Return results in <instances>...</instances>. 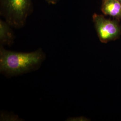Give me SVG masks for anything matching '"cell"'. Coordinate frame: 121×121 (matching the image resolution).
<instances>
[{"mask_svg": "<svg viewBox=\"0 0 121 121\" xmlns=\"http://www.w3.org/2000/svg\"><path fill=\"white\" fill-rule=\"evenodd\" d=\"M92 21L101 42L107 43L120 38L121 35L120 20L114 18H108L104 15L94 13L92 15Z\"/></svg>", "mask_w": 121, "mask_h": 121, "instance_id": "3", "label": "cell"}, {"mask_svg": "<svg viewBox=\"0 0 121 121\" xmlns=\"http://www.w3.org/2000/svg\"><path fill=\"white\" fill-rule=\"evenodd\" d=\"M118 1H119L120 3H121V0H117Z\"/></svg>", "mask_w": 121, "mask_h": 121, "instance_id": "7", "label": "cell"}, {"mask_svg": "<svg viewBox=\"0 0 121 121\" xmlns=\"http://www.w3.org/2000/svg\"><path fill=\"white\" fill-rule=\"evenodd\" d=\"M101 10L105 16L121 21V3L117 0H102Z\"/></svg>", "mask_w": 121, "mask_h": 121, "instance_id": "4", "label": "cell"}, {"mask_svg": "<svg viewBox=\"0 0 121 121\" xmlns=\"http://www.w3.org/2000/svg\"><path fill=\"white\" fill-rule=\"evenodd\" d=\"M43 58L40 50L29 53L17 52L8 51L1 46L0 71L11 75L24 73L39 65Z\"/></svg>", "mask_w": 121, "mask_h": 121, "instance_id": "1", "label": "cell"}, {"mask_svg": "<svg viewBox=\"0 0 121 121\" xmlns=\"http://www.w3.org/2000/svg\"><path fill=\"white\" fill-rule=\"evenodd\" d=\"M60 0H45L48 4H56Z\"/></svg>", "mask_w": 121, "mask_h": 121, "instance_id": "6", "label": "cell"}, {"mask_svg": "<svg viewBox=\"0 0 121 121\" xmlns=\"http://www.w3.org/2000/svg\"><path fill=\"white\" fill-rule=\"evenodd\" d=\"M33 10L31 0H0V14L12 27L23 26Z\"/></svg>", "mask_w": 121, "mask_h": 121, "instance_id": "2", "label": "cell"}, {"mask_svg": "<svg viewBox=\"0 0 121 121\" xmlns=\"http://www.w3.org/2000/svg\"><path fill=\"white\" fill-rule=\"evenodd\" d=\"M11 27L6 21L0 20V42L1 44L10 46L13 44L15 36Z\"/></svg>", "mask_w": 121, "mask_h": 121, "instance_id": "5", "label": "cell"}]
</instances>
